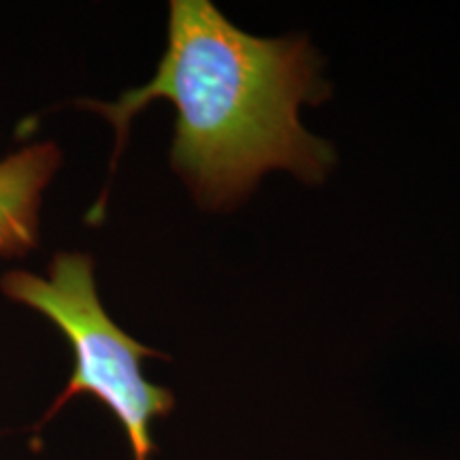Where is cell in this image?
I'll return each mask as SVG.
<instances>
[{
  "instance_id": "obj_1",
  "label": "cell",
  "mask_w": 460,
  "mask_h": 460,
  "mask_svg": "<svg viewBox=\"0 0 460 460\" xmlns=\"http://www.w3.org/2000/svg\"><path fill=\"white\" fill-rule=\"evenodd\" d=\"M305 34L264 39L237 28L211 0H171L166 51L141 88L115 102L82 99L115 130L109 183L130 124L149 102L175 107L171 166L207 211L233 209L264 172L284 169L322 183L337 163L331 143L301 124L298 107L322 105L331 85Z\"/></svg>"
},
{
  "instance_id": "obj_2",
  "label": "cell",
  "mask_w": 460,
  "mask_h": 460,
  "mask_svg": "<svg viewBox=\"0 0 460 460\" xmlns=\"http://www.w3.org/2000/svg\"><path fill=\"white\" fill-rule=\"evenodd\" d=\"M0 290L54 322L73 349V376L43 422L75 396L90 394L122 424L135 460H149L152 422L169 416L175 396L143 376V360L166 356L132 339L105 312L92 256L60 252L51 258L45 278L17 269L0 278Z\"/></svg>"
},
{
  "instance_id": "obj_3",
  "label": "cell",
  "mask_w": 460,
  "mask_h": 460,
  "mask_svg": "<svg viewBox=\"0 0 460 460\" xmlns=\"http://www.w3.org/2000/svg\"><path fill=\"white\" fill-rule=\"evenodd\" d=\"M62 164L56 143H31L0 160V256L17 258L39 245L43 194Z\"/></svg>"
}]
</instances>
